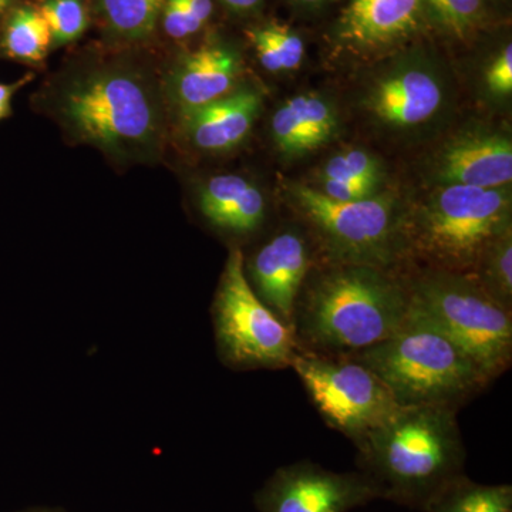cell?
<instances>
[{"instance_id": "obj_1", "label": "cell", "mask_w": 512, "mask_h": 512, "mask_svg": "<svg viewBox=\"0 0 512 512\" xmlns=\"http://www.w3.org/2000/svg\"><path fill=\"white\" fill-rule=\"evenodd\" d=\"M409 311L407 281L379 266L335 262L303 284L293 338L298 352L355 355L390 338Z\"/></svg>"}, {"instance_id": "obj_2", "label": "cell", "mask_w": 512, "mask_h": 512, "mask_svg": "<svg viewBox=\"0 0 512 512\" xmlns=\"http://www.w3.org/2000/svg\"><path fill=\"white\" fill-rule=\"evenodd\" d=\"M355 446L380 498L417 510L464 474L466 447L451 407H402Z\"/></svg>"}, {"instance_id": "obj_3", "label": "cell", "mask_w": 512, "mask_h": 512, "mask_svg": "<svg viewBox=\"0 0 512 512\" xmlns=\"http://www.w3.org/2000/svg\"><path fill=\"white\" fill-rule=\"evenodd\" d=\"M349 356L372 369L402 407L458 410L491 383L460 346L412 309L390 338Z\"/></svg>"}, {"instance_id": "obj_4", "label": "cell", "mask_w": 512, "mask_h": 512, "mask_svg": "<svg viewBox=\"0 0 512 512\" xmlns=\"http://www.w3.org/2000/svg\"><path fill=\"white\" fill-rule=\"evenodd\" d=\"M503 188L448 184L403 225V245L436 271L470 274L481 254L510 229Z\"/></svg>"}, {"instance_id": "obj_5", "label": "cell", "mask_w": 512, "mask_h": 512, "mask_svg": "<svg viewBox=\"0 0 512 512\" xmlns=\"http://www.w3.org/2000/svg\"><path fill=\"white\" fill-rule=\"evenodd\" d=\"M410 309L453 340L490 382L512 362V311L467 274L436 271L407 279Z\"/></svg>"}, {"instance_id": "obj_6", "label": "cell", "mask_w": 512, "mask_h": 512, "mask_svg": "<svg viewBox=\"0 0 512 512\" xmlns=\"http://www.w3.org/2000/svg\"><path fill=\"white\" fill-rule=\"evenodd\" d=\"M211 316L222 365L237 372L291 367L298 353L292 329L256 296L239 248L229 252Z\"/></svg>"}, {"instance_id": "obj_7", "label": "cell", "mask_w": 512, "mask_h": 512, "mask_svg": "<svg viewBox=\"0 0 512 512\" xmlns=\"http://www.w3.org/2000/svg\"><path fill=\"white\" fill-rule=\"evenodd\" d=\"M62 113L82 140L114 153L150 147L160 127L147 84L123 70L94 73L74 84L64 96Z\"/></svg>"}, {"instance_id": "obj_8", "label": "cell", "mask_w": 512, "mask_h": 512, "mask_svg": "<svg viewBox=\"0 0 512 512\" xmlns=\"http://www.w3.org/2000/svg\"><path fill=\"white\" fill-rule=\"evenodd\" d=\"M291 367L323 421L353 444L402 409L383 380L353 356L298 352Z\"/></svg>"}, {"instance_id": "obj_9", "label": "cell", "mask_w": 512, "mask_h": 512, "mask_svg": "<svg viewBox=\"0 0 512 512\" xmlns=\"http://www.w3.org/2000/svg\"><path fill=\"white\" fill-rule=\"evenodd\" d=\"M292 195L335 262L386 269L403 251V225L387 198L335 201L306 185L293 188Z\"/></svg>"}, {"instance_id": "obj_10", "label": "cell", "mask_w": 512, "mask_h": 512, "mask_svg": "<svg viewBox=\"0 0 512 512\" xmlns=\"http://www.w3.org/2000/svg\"><path fill=\"white\" fill-rule=\"evenodd\" d=\"M380 498L362 471L336 473L299 461L278 468L255 494L259 512H349Z\"/></svg>"}, {"instance_id": "obj_11", "label": "cell", "mask_w": 512, "mask_h": 512, "mask_svg": "<svg viewBox=\"0 0 512 512\" xmlns=\"http://www.w3.org/2000/svg\"><path fill=\"white\" fill-rule=\"evenodd\" d=\"M244 271L256 296L292 329L303 284L311 275V252L301 232L286 229L245 259Z\"/></svg>"}, {"instance_id": "obj_12", "label": "cell", "mask_w": 512, "mask_h": 512, "mask_svg": "<svg viewBox=\"0 0 512 512\" xmlns=\"http://www.w3.org/2000/svg\"><path fill=\"white\" fill-rule=\"evenodd\" d=\"M259 107L261 96L254 90L227 94L204 106L183 111L185 131L200 150H231L247 138Z\"/></svg>"}, {"instance_id": "obj_13", "label": "cell", "mask_w": 512, "mask_h": 512, "mask_svg": "<svg viewBox=\"0 0 512 512\" xmlns=\"http://www.w3.org/2000/svg\"><path fill=\"white\" fill-rule=\"evenodd\" d=\"M198 208L205 221L232 237H248L264 224L266 202L262 192L241 175L212 177L202 187Z\"/></svg>"}, {"instance_id": "obj_14", "label": "cell", "mask_w": 512, "mask_h": 512, "mask_svg": "<svg viewBox=\"0 0 512 512\" xmlns=\"http://www.w3.org/2000/svg\"><path fill=\"white\" fill-rule=\"evenodd\" d=\"M439 171L448 184L503 188L512 180L510 138L476 136L458 140L444 151Z\"/></svg>"}, {"instance_id": "obj_15", "label": "cell", "mask_w": 512, "mask_h": 512, "mask_svg": "<svg viewBox=\"0 0 512 512\" xmlns=\"http://www.w3.org/2000/svg\"><path fill=\"white\" fill-rule=\"evenodd\" d=\"M239 74L238 57L221 46H205L185 57L174 73L173 93L183 111L227 96Z\"/></svg>"}, {"instance_id": "obj_16", "label": "cell", "mask_w": 512, "mask_h": 512, "mask_svg": "<svg viewBox=\"0 0 512 512\" xmlns=\"http://www.w3.org/2000/svg\"><path fill=\"white\" fill-rule=\"evenodd\" d=\"M440 84L423 70H406L389 77L373 94V110L380 119L394 126H417L440 109Z\"/></svg>"}, {"instance_id": "obj_17", "label": "cell", "mask_w": 512, "mask_h": 512, "mask_svg": "<svg viewBox=\"0 0 512 512\" xmlns=\"http://www.w3.org/2000/svg\"><path fill=\"white\" fill-rule=\"evenodd\" d=\"M423 0H352L343 18V36L357 45L380 46L416 29Z\"/></svg>"}, {"instance_id": "obj_18", "label": "cell", "mask_w": 512, "mask_h": 512, "mask_svg": "<svg viewBox=\"0 0 512 512\" xmlns=\"http://www.w3.org/2000/svg\"><path fill=\"white\" fill-rule=\"evenodd\" d=\"M424 512H512V487L478 484L461 474L431 498Z\"/></svg>"}, {"instance_id": "obj_19", "label": "cell", "mask_w": 512, "mask_h": 512, "mask_svg": "<svg viewBox=\"0 0 512 512\" xmlns=\"http://www.w3.org/2000/svg\"><path fill=\"white\" fill-rule=\"evenodd\" d=\"M52 43V33L40 10L22 8L10 16L3 37V47L10 57L39 63Z\"/></svg>"}, {"instance_id": "obj_20", "label": "cell", "mask_w": 512, "mask_h": 512, "mask_svg": "<svg viewBox=\"0 0 512 512\" xmlns=\"http://www.w3.org/2000/svg\"><path fill=\"white\" fill-rule=\"evenodd\" d=\"M474 282L495 302L512 311V244L508 229L495 239L471 269Z\"/></svg>"}, {"instance_id": "obj_21", "label": "cell", "mask_w": 512, "mask_h": 512, "mask_svg": "<svg viewBox=\"0 0 512 512\" xmlns=\"http://www.w3.org/2000/svg\"><path fill=\"white\" fill-rule=\"evenodd\" d=\"M259 62L271 73L289 72L301 66L305 45L288 26L272 25L248 33Z\"/></svg>"}, {"instance_id": "obj_22", "label": "cell", "mask_w": 512, "mask_h": 512, "mask_svg": "<svg viewBox=\"0 0 512 512\" xmlns=\"http://www.w3.org/2000/svg\"><path fill=\"white\" fill-rule=\"evenodd\" d=\"M107 23L126 39H143L153 33L164 0H100Z\"/></svg>"}, {"instance_id": "obj_23", "label": "cell", "mask_w": 512, "mask_h": 512, "mask_svg": "<svg viewBox=\"0 0 512 512\" xmlns=\"http://www.w3.org/2000/svg\"><path fill=\"white\" fill-rule=\"evenodd\" d=\"M40 13L49 26L53 43L57 46L74 42L86 30V9L80 0H47Z\"/></svg>"}, {"instance_id": "obj_24", "label": "cell", "mask_w": 512, "mask_h": 512, "mask_svg": "<svg viewBox=\"0 0 512 512\" xmlns=\"http://www.w3.org/2000/svg\"><path fill=\"white\" fill-rule=\"evenodd\" d=\"M340 180L376 185L379 165L365 151L353 150L335 156L323 170V181Z\"/></svg>"}, {"instance_id": "obj_25", "label": "cell", "mask_w": 512, "mask_h": 512, "mask_svg": "<svg viewBox=\"0 0 512 512\" xmlns=\"http://www.w3.org/2000/svg\"><path fill=\"white\" fill-rule=\"evenodd\" d=\"M289 101L318 147L333 136L336 128L335 114L325 100L313 94H305Z\"/></svg>"}, {"instance_id": "obj_26", "label": "cell", "mask_w": 512, "mask_h": 512, "mask_svg": "<svg viewBox=\"0 0 512 512\" xmlns=\"http://www.w3.org/2000/svg\"><path fill=\"white\" fill-rule=\"evenodd\" d=\"M272 133L276 144L286 153H305L318 148V144L303 127L291 101H286L281 109L276 110L272 119Z\"/></svg>"}, {"instance_id": "obj_27", "label": "cell", "mask_w": 512, "mask_h": 512, "mask_svg": "<svg viewBox=\"0 0 512 512\" xmlns=\"http://www.w3.org/2000/svg\"><path fill=\"white\" fill-rule=\"evenodd\" d=\"M441 25L457 36L473 29L483 10V0H426Z\"/></svg>"}, {"instance_id": "obj_28", "label": "cell", "mask_w": 512, "mask_h": 512, "mask_svg": "<svg viewBox=\"0 0 512 512\" xmlns=\"http://www.w3.org/2000/svg\"><path fill=\"white\" fill-rule=\"evenodd\" d=\"M163 23L165 32L173 39H185L204 26L192 15L183 0H165Z\"/></svg>"}, {"instance_id": "obj_29", "label": "cell", "mask_w": 512, "mask_h": 512, "mask_svg": "<svg viewBox=\"0 0 512 512\" xmlns=\"http://www.w3.org/2000/svg\"><path fill=\"white\" fill-rule=\"evenodd\" d=\"M487 83L491 92L508 94L512 90V46L504 47L501 55L491 64L487 73Z\"/></svg>"}, {"instance_id": "obj_30", "label": "cell", "mask_w": 512, "mask_h": 512, "mask_svg": "<svg viewBox=\"0 0 512 512\" xmlns=\"http://www.w3.org/2000/svg\"><path fill=\"white\" fill-rule=\"evenodd\" d=\"M376 185L352 183V181L329 180L323 181V194L335 201L349 202L365 200L372 197Z\"/></svg>"}, {"instance_id": "obj_31", "label": "cell", "mask_w": 512, "mask_h": 512, "mask_svg": "<svg viewBox=\"0 0 512 512\" xmlns=\"http://www.w3.org/2000/svg\"><path fill=\"white\" fill-rule=\"evenodd\" d=\"M185 6L190 9L192 15L195 16L202 25H205L212 15V2L211 0H183Z\"/></svg>"}, {"instance_id": "obj_32", "label": "cell", "mask_w": 512, "mask_h": 512, "mask_svg": "<svg viewBox=\"0 0 512 512\" xmlns=\"http://www.w3.org/2000/svg\"><path fill=\"white\" fill-rule=\"evenodd\" d=\"M25 82L26 80H22V82L16 84H0V120L8 116L10 100H12V96L16 93V90Z\"/></svg>"}, {"instance_id": "obj_33", "label": "cell", "mask_w": 512, "mask_h": 512, "mask_svg": "<svg viewBox=\"0 0 512 512\" xmlns=\"http://www.w3.org/2000/svg\"><path fill=\"white\" fill-rule=\"evenodd\" d=\"M229 8L237 10H248L255 8L261 0H224Z\"/></svg>"}, {"instance_id": "obj_34", "label": "cell", "mask_w": 512, "mask_h": 512, "mask_svg": "<svg viewBox=\"0 0 512 512\" xmlns=\"http://www.w3.org/2000/svg\"><path fill=\"white\" fill-rule=\"evenodd\" d=\"M22 512H64L62 510H57V508H30V510L22 511Z\"/></svg>"}, {"instance_id": "obj_35", "label": "cell", "mask_w": 512, "mask_h": 512, "mask_svg": "<svg viewBox=\"0 0 512 512\" xmlns=\"http://www.w3.org/2000/svg\"><path fill=\"white\" fill-rule=\"evenodd\" d=\"M10 0H0V13L3 12L9 6Z\"/></svg>"}, {"instance_id": "obj_36", "label": "cell", "mask_w": 512, "mask_h": 512, "mask_svg": "<svg viewBox=\"0 0 512 512\" xmlns=\"http://www.w3.org/2000/svg\"><path fill=\"white\" fill-rule=\"evenodd\" d=\"M301 2H305V3H318V2H320V0H301Z\"/></svg>"}]
</instances>
